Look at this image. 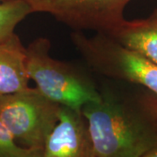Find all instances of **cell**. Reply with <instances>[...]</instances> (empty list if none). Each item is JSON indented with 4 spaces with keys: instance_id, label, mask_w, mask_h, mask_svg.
<instances>
[{
    "instance_id": "3957f363",
    "label": "cell",
    "mask_w": 157,
    "mask_h": 157,
    "mask_svg": "<svg viewBox=\"0 0 157 157\" xmlns=\"http://www.w3.org/2000/svg\"><path fill=\"white\" fill-rule=\"evenodd\" d=\"M72 43L90 69L102 76L140 86L157 96V65L107 34L73 31Z\"/></svg>"
},
{
    "instance_id": "7a4b0ae2",
    "label": "cell",
    "mask_w": 157,
    "mask_h": 157,
    "mask_svg": "<svg viewBox=\"0 0 157 157\" xmlns=\"http://www.w3.org/2000/svg\"><path fill=\"white\" fill-rule=\"evenodd\" d=\"M50 40L39 37L26 47V65L30 79L47 98L73 109L99 101L100 90L86 72L50 55Z\"/></svg>"
},
{
    "instance_id": "8fae6325",
    "label": "cell",
    "mask_w": 157,
    "mask_h": 157,
    "mask_svg": "<svg viewBox=\"0 0 157 157\" xmlns=\"http://www.w3.org/2000/svg\"><path fill=\"white\" fill-rule=\"evenodd\" d=\"M142 157H157V147L153 148L149 152H147L146 155H144Z\"/></svg>"
},
{
    "instance_id": "8992f818",
    "label": "cell",
    "mask_w": 157,
    "mask_h": 157,
    "mask_svg": "<svg viewBox=\"0 0 157 157\" xmlns=\"http://www.w3.org/2000/svg\"><path fill=\"white\" fill-rule=\"evenodd\" d=\"M41 157H97L87 121L81 109L61 106Z\"/></svg>"
},
{
    "instance_id": "7c38bea8",
    "label": "cell",
    "mask_w": 157,
    "mask_h": 157,
    "mask_svg": "<svg viewBox=\"0 0 157 157\" xmlns=\"http://www.w3.org/2000/svg\"><path fill=\"white\" fill-rule=\"evenodd\" d=\"M2 1H4V0H0V2H2Z\"/></svg>"
},
{
    "instance_id": "30bf717a",
    "label": "cell",
    "mask_w": 157,
    "mask_h": 157,
    "mask_svg": "<svg viewBox=\"0 0 157 157\" xmlns=\"http://www.w3.org/2000/svg\"><path fill=\"white\" fill-rule=\"evenodd\" d=\"M41 155L42 150L18 144L11 132L0 121V157H41Z\"/></svg>"
},
{
    "instance_id": "52a82bcc",
    "label": "cell",
    "mask_w": 157,
    "mask_h": 157,
    "mask_svg": "<svg viewBox=\"0 0 157 157\" xmlns=\"http://www.w3.org/2000/svg\"><path fill=\"white\" fill-rule=\"evenodd\" d=\"M29 80L26 47L14 33L0 40V94L25 89Z\"/></svg>"
},
{
    "instance_id": "277c9868",
    "label": "cell",
    "mask_w": 157,
    "mask_h": 157,
    "mask_svg": "<svg viewBox=\"0 0 157 157\" xmlns=\"http://www.w3.org/2000/svg\"><path fill=\"white\" fill-rule=\"evenodd\" d=\"M61 106L37 87H26L0 94V121L17 143L43 150L45 141L59 121Z\"/></svg>"
},
{
    "instance_id": "5b68a950",
    "label": "cell",
    "mask_w": 157,
    "mask_h": 157,
    "mask_svg": "<svg viewBox=\"0 0 157 157\" xmlns=\"http://www.w3.org/2000/svg\"><path fill=\"white\" fill-rule=\"evenodd\" d=\"M32 12L50 14L73 31L109 34L126 19L131 0H25Z\"/></svg>"
},
{
    "instance_id": "9c48e42d",
    "label": "cell",
    "mask_w": 157,
    "mask_h": 157,
    "mask_svg": "<svg viewBox=\"0 0 157 157\" xmlns=\"http://www.w3.org/2000/svg\"><path fill=\"white\" fill-rule=\"evenodd\" d=\"M32 10L25 0H4L0 2V40L14 33L17 25Z\"/></svg>"
},
{
    "instance_id": "ba28073f",
    "label": "cell",
    "mask_w": 157,
    "mask_h": 157,
    "mask_svg": "<svg viewBox=\"0 0 157 157\" xmlns=\"http://www.w3.org/2000/svg\"><path fill=\"white\" fill-rule=\"evenodd\" d=\"M107 35L157 65V9L145 18L125 19Z\"/></svg>"
},
{
    "instance_id": "6da1fadb",
    "label": "cell",
    "mask_w": 157,
    "mask_h": 157,
    "mask_svg": "<svg viewBox=\"0 0 157 157\" xmlns=\"http://www.w3.org/2000/svg\"><path fill=\"white\" fill-rule=\"evenodd\" d=\"M99 90V101L81 108L97 157H142L156 147L157 96L110 81Z\"/></svg>"
}]
</instances>
